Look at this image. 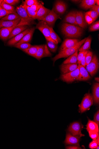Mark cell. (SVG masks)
Returning <instances> with one entry per match:
<instances>
[{
  "label": "cell",
  "instance_id": "obj_1",
  "mask_svg": "<svg viewBox=\"0 0 99 149\" xmlns=\"http://www.w3.org/2000/svg\"><path fill=\"white\" fill-rule=\"evenodd\" d=\"M84 30L80 26L64 23L62 26V32L64 36L70 38H78L82 35Z\"/></svg>",
  "mask_w": 99,
  "mask_h": 149
},
{
  "label": "cell",
  "instance_id": "obj_2",
  "mask_svg": "<svg viewBox=\"0 0 99 149\" xmlns=\"http://www.w3.org/2000/svg\"><path fill=\"white\" fill-rule=\"evenodd\" d=\"M87 38L83 39L72 47L68 48L63 51L60 52L58 55H56L52 59L54 63L56 60L62 58H67L73 55L78 50L81 46L86 41Z\"/></svg>",
  "mask_w": 99,
  "mask_h": 149
},
{
  "label": "cell",
  "instance_id": "obj_3",
  "mask_svg": "<svg viewBox=\"0 0 99 149\" xmlns=\"http://www.w3.org/2000/svg\"><path fill=\"white\" fill-rule=\"evenodd\" d=\"M16 10L21 18L20 22L17 26H30L35 24L34 20L27 14L23 4L17 6Z\"/></svg>",
  "mask_w": 99,
  "mask_h": 149
},
{
  "label": "cell",
  "instance_id": "obj_4",
  "mask_svg": "<svg viewBox=\"0 0 99 149\" xmlns=\"http://www.w3.org/2000/svg\"><path fill=\"white\" fill-rule=\"evenodd\" d=\"M35 28L38 29L42 32L46 40L57 44L56 42L51 37L50 27L46 22L43 21H39L36 25Z\"/></svg>",
  "mask_w": 99,
  "mask_h": 149
},
{
  "label": "cell",
  "instance_id": "obj_5",
  "mask_svg": "<svg viewBox=\"0 0 99 149\" xmlns=\"http://www.w3.org/2000/svg\"><path fill=\"white\" fill-rule=\"evenodd\" d=\"M93 104V97L90 93H87L83 98L79 105V110L81 113L86 111Z\"/></svg>",
  "mask_w": 99,
  "mask_h": 149
},
{
  "label": "cell",
  "instance_id": "obj_6",
  "mask_svg": "<svg viewBox=\"0 0 99 149\" xmlns=\"http://www.w3.org/2000/svg\"><path fill=\"white\" fill-rule=\"evenodd\" d=\"M99 68V61L95 55L93 56L91 62L87 65L86 70L91 76H93L97 72Z\"/></svg>",
  "mask_w": 99,
  "mask_h": 149
},
{
  "label": "cell",
  "instance_id": "obj_7",
  "mask_svg": "<svg viewBox=\"0 0 99 149\" xmlns=\"http://www.w3.org/2000/svg\"><path fill=\"white\" fill-rule=\"evenodd\" d=\"M83 127V126L80 123L75 122L70 125L68 129V131L73 136L81 137L84 136L81 132Z\"/></svg>",
  "mask_w": 99,
  "mask_h": 149
},
{
  "label": "cell",
  "instance_id": "obj_8",
  "mask_svg": "<svg viewBox=\"0 0 99 149\" xmlns=\"http://www.w3.org/2000/svg\"><path fill=\"white\" fill-rule=\"evenodd\" d=\"M60 18V15L57 14L53 8L42 21L46 22L50 27L53 28L56 21Z\"/></svg>",
  "mask_w": 99,
  "mask_h": 149
},
{
  "label": "cell",
  "instance_id": "obj_9",
  "mask_svg": "<svg viewBox=\"0 0 99 149\" xmlns=\"http://www.w3.org/2000/svg\"><path fill=\"white\" fill-rule=\"evenodd\" d=\"M80 73L79 68L78 66L77 68L75 71L61 76V79L65 82L70 83L74 82L77 80Z\"/></svg>",
  "mask_w": 99,
  "mask_h": 149
},
{
  "label": "cell",
  "instance_id": "obj_10",
  "mask_svg": "<svg viewBox=\"0 0 99 149\" xmlns=\"http://www.w3.org/2000/svg\"><path fill=\"white\" fill-rule=\"evenodd\" d=\"M52 54L46 45L39 46L37 52L34 58L37 60L46 57H51Z\"/></svg>",
  "mask_w": 99,
  "mask_h": 149
},
{
  "label": "cell",
  "instance_id": "obj_11",
  "mask_svg": "<svg viewBox=\"0 0 99 149\" xmlns=\"http://www.w3.org/2000/svg\"><path fill=\"white\" fill-rule=\"evenodd\" d=\"M79 42V40L76 39H65L61 47L60 52L74 47Z\"/></svg>",
  "mask_w": 99,
  "mask_h": 149
},
{
  "label": "cell",
  "instance_id": "obj_12",
  "mask_svg": "<svg viewBox=\"0 0 99 149\" xmlns=\"http://www.w3.org/2000/svg\"><path fill=\"white\" fill-rule=\"evenodd\" d=\"M76 21L78 25L82 29H85L87 26L84 13L81 11H77Z\"/></svg>",
  "mask_w": 99,
  "mask_h": 149
},
{
  "label": "cell",
  "instance_id": "obj_13",
  "mask_svg": "<svg viewBox=\"0 0 99 149\" xmlns=\"http://www.w3.org/2000/svg\"><path fill=\"white\" fill-rule=\"evenodd\" d=\"M30 29H27L21 33L10 39L7 44L9 46H14L19 42L26 34L29 33Z\"/></svg>",
  "mask_w": 99,
  "mask_h": 149
},
{
  "label": "cell",
  "instance_id": "obj_14",
  "mask_svg": "<svg viewBox=\"0 0 99 149\" xmlns=\"http://www.w3.org/2000/svg\"><path fill=\"white\" fill-rule=\"evenodd\" d=\"M53 9L57 14L59 15H63L66 10L67 5L62 1H57L55 3L54 8Z\"/></svg>",
  "mask_w": 99,
  "mask_h": 149
},
{
  "label": "cell",
  "instance_id": "obj_15",
  "mask_svg": "<svg viewBox=\"0 0 99 149\" xmlns=\"http://www.w3.org/2000/svg\"><path fill=\"white\" fill-rule=\"evenodd\" d=\"M80 137L78 136H75L69 132L68 133L65 143L67 145H74L79 146V142Z\"/></svg>",
  "mask_w": 99,
  "mask_h": 149
},
{
  "label": "cell",
  "instance_id": "obj_16",
  "mask_svg": "<svg viewBox=\"0 0 99 149\" xmlns=\"http://www.w3.org/2000/svg\"><path fill=\"white\" fill-rule=\"evenodd\" d=\"M77 11L73 10L69 12L66 16L64 20L65 23L78 26L76 21Z\"/></svg>",
  "mask_w": 99,
  "mask_h": 149
},
{
  "label": "cell",
  "instance_id": "obj_17",
  "mask_svg": "<svg viewBox=\"0 0 99 149\" xmlns=\"http://www.w3.org/2000/svg\"><path fill=\"white\" fill-rule=\"evenodd\" d=\"M78 66L79 68L80 73L77 80L86 81L90 79L91 77L85 67L81 65H79Z\"/></svg>",
  "mask_w": 99,
  "mask_h": 149
},
{
  "label": "cell",
  "instance_id": "obj_18",
  "mask_svg": "<svg viewBox=\"0 0 99 149\" xmlns=\"http://www.w3.org/2000/svg\"><path fill=\"white\" fill-rule=\"evenodd\" d=\"M51 10L45 8L41 4L40 8L37 11L36 19L39 21H42L48 14Z\"/></svg>",
  "mask_w": 99,
  "mask_h": 149
},
{
  "label": "cell",
  "instance_id": "obj_19",
  "mask_svg": "<svg viewBox=\"0 0 99 149\" xmlns=\"http://www.w3.org/2000/svg\"><path fill=\"white\" fill-rule=\"evenodd\" d=\"M78 66L77 63L62 64L60 67V69L63 74L69 73L75 70Z\"/></svg>",
  "mask_w": 99,
  "mask_h": 149
},
{
  "label": "cell",
  "instance_id": "obj_20",
  "mask_svg": "<svg viewBox=\"0 0 99 149\" xmlns=\"http://www.w3.org/2000/svg\"><path fill=\"white\" fill-rule=\"evenodd\" d=\"M21 20V18L14 21H9L1 20H0V29L3 28H10L17 26Z\"/></svg>",
  "mask_w": 99,
  "mask_h": 149
},
{
  "label": "cell",
  "instance_id": "obj_21",
  "mask_svg": "<svg viewBox=\"0 0 99 149\" xmlns=\"http://www.w3.org/2000/svg\"><path fill=\"white\" fill-rule=\"evenodd\" d=\"M17 26L10 28H3L0 29V38L6 41L8 38L13 29Z\"/></svg>",
  "mask_w": 99,
  "mask_h": 149
},
{
  "label": "cell",
  "instance_id": "obj_22",
  "mask_svg": "<svg viewBox=\"0 0 99 149\" xmlns=\"http://www.w3.org/2000/svg\"><path fill=\"white\" fill-rule=\"evenodd\" d=\"M27 26H16L11 32L8 38V39H11L14 37L21 33L28 28Z\"/></svg>",
  "mask_w": 99,
  "mask_h": 149
},
{
  "label": "cell",
  "instance_id": "obj_23",
  "mask_svg": "<svg viewBox=\"0 0 99 149\" xmlns=\"http://www.w3.org/2000/svg\"><path fill=\"white\" fill-rule=\"evenodd\" d=\"M35 30V28L34 27L30 28L29 32L25 35L22 39L17 43H28L30 42L32 39Z\"/></svg>",
  "mask_w": 99,
  "mask_h": 149
},
{
  "label": "cell",
  "instance_id": "obj_24",
  "mask_svg": "<svg viewBox=\"0 0 99 149\" xmlns=\"http://www.w3.org/2000/svg\"><path fill=\"white\" fill-rule=\"evenodd\" d=\"M96 3V0H83L81 1L80 6L84 9L87 10L95 5Z\"/></svg>",
  "mask_w": 99,
  "mask_h": 149
},
{
  "label": "cell",
  "instance_id": "obj_25",
  "mask_svg": "<svg viewBox=\"0 0 99 149\" xmlns=\"http://www.w3.org/2000/svg\"><path fill=\"white\" fill-rule=\"evenodd\" d=\"M99 84L96 83L93 87V102L95 104H98L99 102Z\"/></svg>",
  "mask_w": 99,
  "mask_h": 149
},
{
  "label": "cell",
  "instance_id": "obj_26",
  "mask_svg": "<svg viewBox=\"0 0 99 149\" xmlns=\"http://www.w3.org/2000/svg\"><path fill=\"white\" fill-rule=\"evenodd\" d=\"M78 51V50L73 55L69 56L63 62L62 64L77 63Z\"/></svg>",
  "mask_w": 99,
  "mask_h": 149
},
{
  "label": "cell",
  "instance_id": "obj_27",
  "mask_svg": "<svg viewBox=\"0 0 99 149\" xmlns=\"http://www.w3.org/2000/svg\"><path fill=\"white\" fill-rule=\"evenodd\" d=\"M91 39L90 36L87 38L84 43L78 50L79 52H86L91 49Z\"/></svg>",
  "mask_w": 99,
  "mask_h": 149
},
{
  "label": "cell",
  "instance_id": "obj_28",
  "mask_svg": "<svg viewBox=\"0 0 99 149\" xmlns=\"http://www.w3.org/2000/svg\"><path fill=\"white\" fill-rule=\"evenodd\" d=\"M39 46H32L28 49L23 51L29 55L35 57L37 52Z\"/></svg>",
  "mask_w": 99,
  "mask_h": 149
},
{
  "label": "cell",
  "instance_id": "obj_29",
  "mask_svg": "<svg viewBox=\"0 0 99 149\" xmlns=\"http://www.w3.org/2000/svg\"><path fill=\"white\" fill-rule=\"evenodd\" d=\"M87 129L88 131H90L99 132L98 126L95 122L89 120L87 125Z\"/></svg>",
  "mask_w": 99,
  "mask_h": 149
},
{
  "label": "cell",
  "instance_id": "obj_30",
  "mask_svg": "<svg viewBox=\"0 0 99 149\" xmlns=\"http://www.w3.org/2000/svg\"><path fill=\"white\" fill-rule=\"evenodd\" d=\"M23 4L24 6L25 10L28 16L34 20L35 19L37 12L34 11L30 7L26 5L24 3Z\"/></svg>",
  "mask_w": 99,
  "mask_h": 149
},
{
  "label": "cell",
  "instance_id": "obj_31",
  "mask_svg": "<svg viewBox=\"0 0 99 149\" xmlns=\"http://www.w3.org/2000/svg\"><path fill=\"white\" fill-rule=\"evenodd\" d=\"M20 18V16L16 13L10 14L2 18L1 20L5 21H12L17 20Z\"/></svg>",
  "mask_w": 99,
  "mask_h": 149
},
{
  "label": "cell",
  "instance_id": "obj_32",
  "mask_svg": "<svg viewBox=\"0 0 99 149\" xmlns=\"http://www.w3.org/2000/svg\"><path fill=\"white\" fill-rule=\"evenodd\" d=\"M1 7L6 11L12 13H16L15 8L12 5L8 4L3 1L1 5Z\"/></svg>",
  "mask_w": 99,
  "mask_h": 149
},
{
  "label": "cell",
  "instance_id": "obj_33",
  "mask_svg": "<svg viewBox=\"0 0 99 149\" xmlns=\"http://www.w3.org/2000/svg\"><path fill=\"white\" fill-rule=\"evenodd\" d=\"M51 37L58 44L61 42V40L57 34L54 31L53 28L50 27Z\"/></svg>",
  "mask_w": 99,
  "mask_h": 149
},
{
  "label": "cell",
  "instance_id": "obj_34",
  "mask_svg": "<svg viewBox=\"0 0 99 149\" xmlns=\"http://www.w3.org/2000/svg\"><path fill=\"white\" fill-rule=\"evenodd\" d=\"M32 45L29 43H17L13 46L17 48L21 49L22 51L26 49L31 47Z\"/></svg>",
  "mask_w": 99,
  "mask_h": 149
},
{
  "label": "cell",
  "instance_id": "obj_35",
  "mask_svg": "<svg viewBox=\"0 0 99 149\" xmlns=\"http://www.w3.org/2000/svg\"><path fill=\"white\" fill-rule=\"evenodd\" d=\"M47 43L50 50L52 52H55L58 48L57 44L47 40Z\"/></svg>",
  "mask_w": 99,
  "mask_h": 149
},
{
  "label": "cell",
  "instance_id": "obj_36",
  "mask_svg": "<svg viewBox=\"0 0 99 149\" xmlns=\"http://www.w3.org/2000/svg\"><path fill=\"white\" fill-rule=\"evenodd\" d=\"M85 14L90 16L93 19V21L96 19L99 15L97 12L93 10L88 11L85 13Z\"/></svg>",
  "mask_w": 99,
  "mask_h": 149
},
{
  "label": "cell",
  "instance_id": "obj_37",
  "mask_svg": "<svg viewBox=\"0 0 99 149\" xmlns=\"http://www.w3.org/2000/svg\"><path fill=\"white\" fill-rule=\"evenodd\" d=\"M23 3L26 5L30 7L34 5L40 4L37 0H26Z\"/></svg>",
  "mask_w": 99,
  "mask_h": 149
},
{
  "label": "cell",
  "instance_id": "obj_38",
  "mask_svg": "<svg viewBox=\"0 0 99 149\" xmlns=\"http://www.w3.org/2000/svg\"><path fill=\"white\" fill-rule=\"evenodd\" d=\"M99 30V21H97L91 25L89 28L90 31H94Z\"/></svg>",
  "mask_w": 99,
  "mask_h": 149
},
{
  "label": "cell",
  "instance_id": "obj_39",
  "mask_svg": "<svg viewBox=\"0 0 99 149\" xmlns=\"http://www.w3.org/2000/svg\"><path fill=\"white\" fill-rule=\"evenodd\" d=\"M12 13H13L8 11L2 8L1 6L0 7V19Z\"/></svg>",
  "mask_w": 99,
  "mask_h": 149
},
{
  "label": "cell",
  "instance_id": "obj_40",
  "mask_svg": "<svg viewBox=\"0 0 99 149\" xmlns=\"http://www.w3.org/2000/svg\"><path fill=\"white\" fill-rule=\"evenodd\" d=\"M93 56L92 52L89 51L86 57V65H87L91 61Z\"/></svg>",
  "mask_w": 99,
  "mask_h": 149
},
{
  "label": "cell",
  "instance_id": "obj_41",
  "mask_svg": "<svg viewBox=\"0 0 99 149\" xmlns=\"http://www.w3.org/2000/svg\"><path fill=\"white\" fill-rule=\"evenodd\" d=\"M89 132L90 137L93 140L96 139L99 135L98 132L95 131H90Z\"/></svg>",
  "mask_w": 99,
  "mask_h": 149
},
{
  "label": "cell",
  "instance_id": "obj_42",
  "mask_svg": "<svg viewBox=\"0 0 99 149\" xmlns=\"http://www.w3.org/2000/svg\"><path fill=\"white\" fill-rule=\"evenodd\" d=\"M20 1L19 0H4L3 1L11 5H15L19 3Z\"/></svg>",
  "mask_w": 99,
  "mask_h": 149
},
{
  "label": "cell",
  "instance_id": "obj_43",
  "mask_svg": "<svg viewBox=\"0 0 99 149\" xmlns=\"http://www.w3.org/2000/svg\"><path fill=\"white\" fill-rule=\"evenodd\" d=\"M85 52H80L78 54L77 57V63L79 65H81L82 59Z\"/></svg>",
  "mask_w": 99,
  "mask_h": 149
},
{
  "label": "cell",
  "instance_id": "obj_44",
  "mask_svg": "<svg viewBox=\"0 0 99 149\" xmlns=\"http://www.w3.org/2000/svg\"><path fill=\"white\" fill-rule=\"evenodd\" d=\"M89 50L85 52L84 56L82 59L81 65L84 67H85L86 65V57Z\"/></svg>",
  "mask_w": 99,
  "mask_h": 149
},
{
  "label": "cell",
  "instance_id": "obj_45",
  "mask_svg": "<svg viewBox=\"0 0 99 149\" xmlns=\"http://www.w3.org/2000/svg\"><path fill=\"white\" fill-rule=\"evenodd\" d=\"M84 18L87 23L89 25L91 24L94 22L93 19L90 16L87 14L85 15Z\"/></svg>",
  "mask_w": 99,
  "mask_h": 149
},
{
  "label": "cell",
  "instance_id": "obj_46",
  "mask_svg": "<svg viewBox=\"0 0 99 149\" xmlns=\"http://www.w3.org/2000/svg\"><path fill=\"white\" fill-rule=\"evenodd\" d=\"M98 146L96 139L93 140L89 144V147L91 149L96 148Z\"/></svg>",
  "mask_w": 99,
  "mask_h": 149
},
{
  "label": "cell",
  "instance_id": "obj_47",
  "mask_svg": "<svg viewBox=\"0 0 99 149\" xmlns=\"http://www.w3.org/2000/svg\"><path fill=\"white\" fill-rule=\"evenodd\" d=\"M94 121L98 126L99 125V111H98L95 115L94 118Z\"/></svg>",
  "mask_w": 99,
  "mask_h": 149
},
{
  "label": "cell",
  "instance_id": "obj_48",
  "mask_svg": "<svg viewBox=\"0 0 99 149\" xmlns=\"http://www.w3.org/2000/svg\"><path fill=\"white\" fill-rule=\"evenodd\" d=\"M41 3L39 4L33 5L30 7L32 9L35 11L37 12L39 10L41 6Z\"/></svg>",
  "mask_w": 99,
  "mask_h": 149
},
{
  "label": "cell",
  "instance_id": "obj_49",
  "mask_svg": "<svg viewBox=\"0 0 99 149\" xmlns=\"http://www.w3.org/2000/svg\"><path fill=\"white\" fill-rule=\"evenodd\" d=\"M91 10L96 11L99 14V6L97 5L93 6L91 8Z\"/></svg>",
  "mask_w": 99,
  "mask_h": 149
},
{
  "label": "cell",
  "instance_id": "obj_50",
  "mask_svg": "<svg viewBox=\"0 0 99 149\" xmlns=\"http://www.w3.org/2000/svg\"><path fill=\"white\" fill-rule=\"evenodd\" d=\"M66 149H82L80 147L78 146H67L66 148Z\"/></svg>",
  "mask_w": 99,
  "mask_h": 149
},
{
  "label": "cell",
  "instance_id": "obj_51",
  "mask_svg": "<svg viewBox=\"0 0 99 149\" xmlns=\"http://www.w3.org/2000/svg\"><path fill=\"white\" fill-rule=\"evenodd\" d=\"M99 135H98V136L97 138L96 139V141H97V143H98V145H99Z\"/></svg>",
  "mask_w": 99,
  "mask_h": 149
},
{
  "label": "cell",
  "instance_id": "obj_52",
  "mask_svg": "<svg viewBox=\"0 0 99 149\" xmlns=\"http://www.w3.org/2000/svg\"><path fill=\"white\" fill-rule=\"evenodd\" d=\"M99 0H98V1H97V0H96V4L97 5L99 6Z\"/></svg>",
  "mask_w": 99,
  "mask_h": 149
},
{
  "label": "cell",
  "instance_id": "obj_53",
  "mask_svg": "<svg viewBox=\"0 0 99 149\" xmlns=\"http://www.w3.org/2000/svg\"><path fill=\"white\" fill-rule=\"evenodd\" d=\"M95 80L97 81V82H99V78L96 77L95 78Z\"/></svg>",
  "mask_w": 99,
  "mask_h": 149
},
{
  "label": "cell",
  "instance_id": "obj_54",
  "mask_svg": "<svg viewBox=\"0 0 99 149\" xmlns=\"http://www.w3.org/2000/svg\"><path fill=\"white\" fill-rule=\"evenodd\" d=\"M3 1V0H0V7L1 6V4Z\"/></svg>",
  "mask_w": 99,
  "mask_h": 149
},
{
  "label": "cell",
  "instance_id": "obj_55",
  "mask_svg": "<svg viewBox=\"0 0 99 149\" xmlns=\"http://www.w3.org/2000/svg\"><path fill=\"white\" fill-rule=\"evenodd\" d=\"M95 149H99V146H97V147Z\"/></svg>",
  "mask_w": 99,
  "mask_h": 149
}]
</instances>
